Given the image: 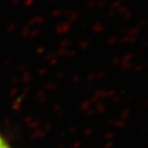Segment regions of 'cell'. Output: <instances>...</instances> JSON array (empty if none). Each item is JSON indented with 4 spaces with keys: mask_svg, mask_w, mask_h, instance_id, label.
<instances>
[{
    "mask_svg": "<svg viewBox=\"0 0 148 148\" xmlns=\"http://www.w3.org/2000/svg\"><path fill=\"white\" fill-rule=\"evenodd\" d=\"M0 148H9V146L7 145V143L3 140L1 136H0Z\"/></svg>",
    "mask_w": 148,
    "mask_h": 148,
    "instance_id": "6da1fadb",
    "label": "cell"
}]
</instances>
